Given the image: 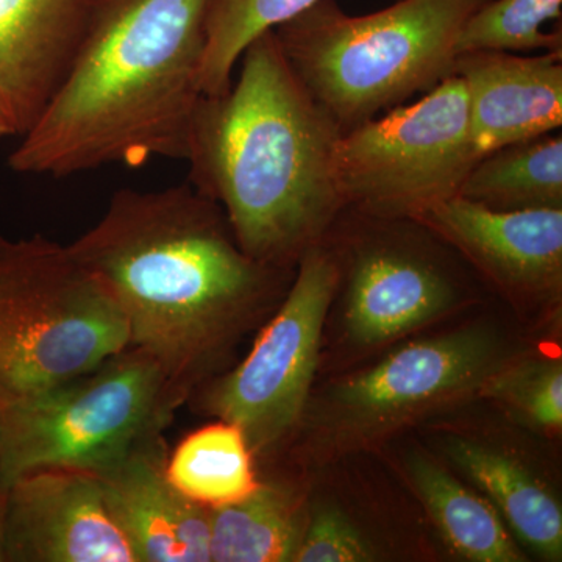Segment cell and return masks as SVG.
<instances>
[{"label": "cell", "mask_w": 562, "mask_h": 562, "mask_svg": "<svg viewBox=\"0 0 562 562\" xmlns=\"http://www.w3.org/2000/svg\"><path fill=\"white\" fill-rule=\"evenodd\" d=\"M3 513H5V487L0 484V562H5V552H3Z\"/></svg>", "instance_id": "d4e9b609"}, {"label": "cell", "mask_w": 562, "mask_h": 562, "mask_svg": "<svg viewBox=\"0 0 562 562\" xmlns=\"http://www.w3.org/2000/svg\"><path fill=\"white\" fill-rule=\"evenodd\" d=\"M502 286L557 294L562 281V209L497 211L460 195L422 220Z\"/></svg>", "instance_id": "7c38bea8"}, {"label": "cell", "mask_w": 562, "mask_h": 562, "mask_svg": "<svg viewBox=\"0 0 562 562\" xmlns=\"http://www.w3.org/2000/svg\"><path fill=\"white\" fill-rule=\"evenodd\" d=\"M128 346L120 306L69 246L0 235V402L90 372Z\"/></svg>", "instance_id": "5b68a950"}, {"label": "cell", "mask_w": 562, "mask_h": 562, "mask_svg": "<svg viewBox=\"0 0 562 562\" xmlns=\"http://www.w3.org/2000/svg\"><path fill=\"white\" fill-rule=\"evenodd\" d=\"M409 472L425 508L460 557L475 562L524 561L501 514L486 498L424 458H414Z\"/></svg>", "instance_id": "ffe728a7"}, {"label": "cell", "mask_w": 562, "mask_h": 562, "mask_svg": "<svg viewBox=\"0 0 562 562\" xmlns=\"http://www.w3.org/2000/svg\"><path fill=\"white\" fill-rule=\"evenodd\" d=\"M314 2L317 0H210L201 74L203 94L228 91L233 72L251 41L297 16Z\"/></svg>", "instance_id": "44dd1931"}, {"label": "cell", "mask_w": 562, "mask_h": 562, "mask_svg": "<svg viewBox=\"0 0 562 562\" xmlns=\"http://www.w3.org/2000/svg\"><path fill=\"white\" fill-rule=\"evenodd\" d=\"M452 76L464 85L480 158L562 127V52H465L454 60Z\"/></svg>", "instance_id": "4fadbf2b"}, {"label": "cell", "mask_w": 562, "mask_h": 562, "mask_svg": "<svg viewBox=\"0 0 562 562\" xmlns=\"http://www.w3.org/2000/svg\"><path fill=\"white\" fill-rule=\"evenodd\" d=\"M449 454L486 492L520 541L547 560H561L560 503L524 464L502 450L471 439H453Z\"/></svg>", "instance_id": "2e32d148"}, {"label": "cell", "mask_w": 562, "mask_h": 562, "mask_svg": "<svg viewBox=\"0 0 562 562\" xmlns=\"http://www.w3.org/2000/svg\"><path fill=\"white\" fill-rule=\"evenodd\" d=\"M180 408L158 362L128 346L90 372L0 402V484L40 469L99 475L165 436Z\"/></svg>", "instance_id": "8992f818"}, {"label": "cell", "mask_w": 562, "mask_h": 562, "mask_svg": "<svg viewBox=\"0 0 562 562\" xmlns=\"http://www.w3.org/2000/svg\"><path fill=\"white\" fill-rule=\"evenodd\" d=\"M487 0H401L351 16L336 0L273 29L284 58L342 133L452 76L462 25Z\"/></svg>", "instance_id": "277c9868"}, {"label": "cell", "mask_w": 562, "mask_h": 562, "mask_svg": "<svg viewBox=\"0 0 562 562\" xmlns=\"http://www.w3.org/2000/svg\"><path fill=\"white\" fill-rule=\"evenodd\" d=\"M209 513L211 562L294 561L306 527L297 494L279 482Z\"/></svg>", "instance_id": "e0dca14e"}, {"label": "cell", "mask_w": 562, "mask_h": 562, "mask_svg": "<svg viewBox=\"0 0 562 562\" xmlns=\"http://www.w3.org/2000/svg\"><path fill=\"white\" fill-rule=\"evenodd\" d=\"M338 284V265L324 244L303 251L280 308L246 360L188 401L198 412L238 425L255 458L276 450L305 414L322 327Z\"/></svg>", "instance_id": "ba28073f"}, {"label": "cell", "mask_w": 562, "mask_h": 562, "mask_svg": "<svg viewBox=\"0 0 562 562\" xmlns=\"http://www.w3.org/2000/svg\"><path fill=\"white\" fill-rule=\"evenodd\" d=\"M562 0H487L462 25L457 54L473 50L562 52V32H546L561 20Z\"/></svg>", "instance_id": "7402d4cb"}, {"label": "cell", "mask_w": 562, "mask_h": 562, "mask_svg": "<svg viewBox=\"0 0 562 562\" xmlns=\"http://www.w3.org/2000/svg\"><path fill=\"white\" fill-rule=\"evenodd\" d=\"M69 249L110 292L131 346L158 362L181 406L216 379L295 273L249 257L224 210L188 181L114 192Z\"/></svg>", "instance_id": "6da1fadb"}, {"label": "cell", "mask_w": 562, "mask_h": 562, "mask_svg": "<svg viewBox=\"0 0 562 562\" xmlns=\"http://www.w3.org/2000/svg\"><path fill=\"white\" fill-rule=\"evenodd\" d=\"M166 460L160 436L95 475L106 509L135 562H211L209 509L169 483Z\"/></svg>", "instance_id": "5bb4252c"}, {"label": "cell", "mask_w": 562, "mask_h": 562, "mask_svg": "<svg viewBox=\"0 0 562 562\" xmlns=\"http://www.w3.org/2000/svg\"><path fill=\"white\" fill-rule=\"evenodd\" d=\"M460 198L497 211L562 209V136L553 132L484 155Z\"/></svg>", "instance_id": "d6986e66"}, {"label": "cell", "mask_w": 562, "mask_h": 562, "mask_svg": "<svg viewBox=\"0 0 562 562\" xmlns=\"http://www.w3.org/2000/svg\"><path fill=\"white\" fill-rule=\"evenodd\" d=\"M9 136H16L13 124H11L9 117L0 111V139L9 138Z\"/></svg>", "instance_id": "484cf974"}, {"label": "cell", "mask_w": 562, "mask_h": 562, "mask_svg": "<svg viewBox=\"0 0 562 562\" xmlns=\"http://www.w3.org/2000/svg\"><path fill=\"white\" fill-rule=\"evenodd\" d=\"M351 210V209H350ZM360 235L347 239V328L355 341L373 346L427 324L452 308L460 290L428 238L405 235L408 220L351 210ZM331 254V251H330Z\"/></svg>", "instance_id": "9c48e42d"}, {"label": "cell", "mask_w": 562, "mask_h": 562, "mask_svg": "<svg viewBox=\"0 0 562 562\" xmlns=\"http://www.w3.org/2000/svg\"><path fill=\"white\" fill-rule=\"evenodd\" d=\"M94 0H0V111L31 131L60 87Z\"/></svg>", "instance_id": "9a60e30c"}, {"label": "cell", "mask_w": 562, "mask_h": 562, "mask_svg": "<svg viewBox=\"0 0 562 562\" xmlns=\"http://www.w3.org/2000/svg\"><path fill=\"white\" fill-rule=\"evenodd\" d=\"M228 91L202 95L191 122L188 183L224 210L254 260L295 269L344 202L335 171L342 132L314 101L276 33L243 52Z\"/></svg>", "instance_id": "3957f363"}, {"label": "cell", "mask_w": 562, "mask_h": 562, "mask_svg": "<svg viewBox=\"0 0 562 562\" xmlns=\"http://www.w3.org/2000/svg\"><path fill=\"white\" fill-rule=\"evenodd\" d=\"M480 160L464 85L450 76L419 102L342 133L335 171L344 209L394 220H422L460 195Z\"/></svg>", "instance_id": "52a82bcc"}, {"label": "cell", "mask_w": 562, "mask_h": 562, "mask_svg": "<svg viewBox=\"0 0 562 562\" xmlns=\"http://www.w3.org/2000/svg\"><path fill=\"white\" fill-rule=\"evenodd\" d=\"M375 560L371 543L346 514L322 508L306 522L295 562H364Z\"/></svg>", "instance_id": "cb8c5ba5"}, {"label": "cell", "mask_w": 562, "mask_h": 562, "mask_svg": "<svg viewBox=\"0 0 562 562\" xmlns=\"http://www.w3.org/2000/svg\"><path fill=\"white\" fill-rule=\"evenodd\" d=\"M484 397L509 406L524 419L546 430H561L562 425V362L528 360L506 364L484 380L479 390Z\"/></svg>", "instance_id": "603a6c76"}, {"label": "cell", "mask_w": 562, "mask_h": 562, "mask_svg": "<svg viewBox=\"0 0 562 562\" xmlns=\"http://www.w3.org/2000/svg\"><path fill=\"white\" fill-rule=\"evenodd\" d=\"M5 562H135L92 473L40 469L5 487Z\"/></svg>", "instance_id": "8fae6325"}, {"label": "cell", "mask_w": 562, "mask_h": 562, "mask_svg": "<svg viewBox=\"0 0 562 562\" xmlns=\"http://www.w3.org/2000/svg\"><path fill=\"white\" fill-rule=\"evenodd\" d=\"M210 0H94L60 87L10 155L55 179L184 160L203 92Z\"/></svg>", "instance_id": "7a4b0ae2"}, {"label": "cell", "mask_w": 562, "mask_h": 562, "mask_svg": "<svg viewBox=\"0 0 562 562\" xmlns=\"http://www.w3.org/2000/svg\"><path fill=\"white\" fill-rule=\"evenodd\" d=\"M503 362L501 342L490 331L462 330L413 342L338 384L322 419L344 441L371 438L424 409L479 391Z\"/></svg>", "instance_id": "30bf717a"}, {"label": "cell", "mask_w": 562, "mask_h": 562, "mask_svg": "<svg viewBox=\"0 0 562 562\" xmlns=\"http://www.w3.org/2000/svg\"><path fill=\"white\" fill-rule=\"evenodd\" d=\"M165 471L183 497L206 509L243 501L260 484L246 435L221 419L181 439L168 453Z\"/></svg>", "instance_id": "ac0fdd59"}]
</instances>
